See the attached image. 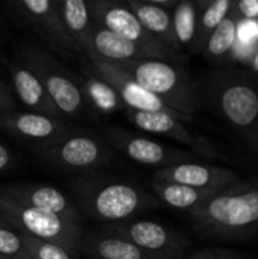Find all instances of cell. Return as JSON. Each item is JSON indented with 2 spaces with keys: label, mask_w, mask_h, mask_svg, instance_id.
I'll return each instance as SVG.
<instances>
[{
  "label": "cell",
  "mask_w": 258,
  "mask_h": 259,
  "mask_svg": "<svg viewBox=\"0 0 258 259\" xmlns=\"http://www.w3.org/2000/svg\"><path fill=\"white\" fill-rule=\"evenodd\" d=\"M198 108L220 118L258 155V79L237 70L201 74L193 83Z\"/></svg>",
  "instance_id": "6da1fadb"
},
{
  "label": "cell",
  "mask_w": 258,
  "mask_h": 259,
  "mask_svg": "<svg viewBox=\"0 0 258 259\" xmlns=\"http://www.w3.org/2000/svg\"><path fill=\"white\" fill-rule=\"evenodd\" d=\"M195 228L210 237L242 238L258 229V184L237 182L189 212Z\"/></svg>",
  "instance_id": "7a4b0ae2"
},
{
  "label": "cell",
  "mask_w": 258,
  "mask_h": 259,
  "mask_svg": "<svg viewBox=\"0 0 258 259\" xmlns=\"http://www.w3.org/2000/svg\"><path fill=\"white\" fill-rule=\"evenodd\" d=\"M78 211L90 219L106 223H120L131 217L160 206V202L143 188L102 176L81 178L71 182Z\"/></svg>",
  "instance_id": "3957f363"
},
{
  "label": "cell",
  "mask_w": 258,
  "mask_h": 259,
  "mask_svg": "<svg viewBox=\"0 0 258 259\" xmlns=\"http://www.w3.org/2000/svg\"><path fill=\"white\" fill-rule=\"evenodd\" d=\"M105 62V61H103ZM138 82L144 90L163 100L184 121H192L198 108L193 82L178 61L134 59L109 62Z\"/></svg>",
  "instance_id": "277c9868"
},
{
  "label": "cell",
  "mask_w": 258,
  "mask_h": 259,
  "mask_svg": "<svg viewBox=\"0 0 258 259\" xmlns=\"http://www.w3.org/2000/svg\"><path fill=\"white\" fill-rule=\"evenodd\" d=\"M0 214L18 234L43 241H50L75 253H79L82 243L81 222H73L56 214L27 208L2 196Z\"/></svg>",
  "instance_id": "5b68a950"
},
{
  "label": "cell",
  "mask_w": 258,
  "mask_h": 259,
  "mask_svg": "<svg viewBox=\"0 0 258 259\" xmlns=\"http://www.w3.org/2000/svg\"><path fill=\"white\" fill-rule=\"evenodd\" d=\"M18 58L38 76L44 90L62 117L78 118L84 114L85 102L78 80L46 50L26 44L20 49Z\"/></svg>",
  "instance_id": "8992f818"
},
{
  "label": "cell",
  "mask_w": 258,
  "mask_h": 259,
  "mask_svg": "<svg viewBox=\"0 0 258 259\" xmlns=\"http://www.w3.org/2000/svg\"><path fill=\"white\" fill-rule=\"evenodd\" d=\"M93 24H97L113 33H117L154 53L161 59L178 61V52L167 47L161 39L151 35L129 9L128 2L116 0H88Z\"/></svg>",
  "instance_id": "52a82bcc"
},
{
  "label": "cell",
  "mask_w": 258,
  "mask_h": 259,
  "mask_svg": "<svg viewBox=\"0 0 258 259\" xmlns=\"http://www.w3.org/2000/svg\"><path fill=\"white\" fill-rule=\"evenodd\" d=\"M38 156L50 167L65 171H93L111 159L106 146L87 134H67L58 141L40 147Z\"/></svg>",
  "instance_id": "ba28073f"
},
{
  "label": "cell",
  "mask_w": 258,
  "mask_h": 259,
  "mask_svg": "<svg viewBox=\"0 0 258 259\" xmlns=\"http://www.w3.org/2000/svg\"><path fill=\"white\" fill-rule=\"evenodd\" d=\"M100 232L120 237L143 252L167 259H181L190 246L186 237L172 228L152 220H126L120 223H109Z\"/></svg>",
  "instance_id": "9c48e42d"
},
{
  "label": "cell",
  "mask_w": 258,
  "mask_h": 259,
  "mask_svg": "<svg viewBox=\"0 0 258 259\" xmlns=\"http://www.w3.org/2000/svg\"><path fill=\"white\" fill-rule=\"evenodd\" d=\"M106 137L113 147L126 155L129 159L143 165L164 168L181 162H192V159L195 158V155L190 152L164 146L148 137H141L120 127L108 129Z\"/></svg>",
  "instance_id": "30bf717a"
},
{
  "label": "cell",
  "mask_w": 258,
  "mask_h": 259,
  "mask_svg": "<svg viewBox=\"0 0 258 259\" xmlns=\"http://www.w3.org/2000/svg\"><path fill=\"white\" fill-rule=\"evenodd\" d=\"M125 117L131 124L137 126L138 129L175 140L190 147L196 155L207 156V158H220L219 152L205 137L190 132L186 127L184 121H181L173 115L163 114V112H141V111L125 109Z\"/></svg>",
  "instance_id": "8fae6325"
},
{
  "label": "cell",
  "mask_w": 258,
  "mask_h": 259,
  "mask_svg": "<svg viewBox=\"0 0 258 259\" xmlns=\"http://www.w3.org/2000/svg\"><path fill=\"white\" fill-rule=\"evenodd\" d=\"M157 182H170L187 185L198 190L220 191L239 182V175L225 167H216L199 162H181L170 167L158 168L154 173Z\"/></svg>",
  "instance_id": "7c38bea8"
},
{
  "label": "cell",
  "mask_w": 258,
  "mask_h": 259,
  "mask_svg": "<svg viewBox=\"0 0 258 259\" xmlns=\"http://www.w3.org/2000/svg\"><path fill=\"white\" fill-rule=\"evenodd\" d=\"M90 62L94 67V70L117 91L125 109L141 111V112H163L184 121L181 115H178L173 109H170L163 100H160L157 96L144 90L138 82H135L132 77L125 74L116 65L97 59Z\"/></svg>",
  "instance_id": "4fadbf2b"
},
{
  "label": "cell",
  "mask_w": 258,
  "mask_h": 259,
  "mask_svg": "<svg viewBox=\"0 0 258 259\" xmlns=\"http://www.w3.org/2000/svg\"><path fill=\"white\" fill-rule=\"evenodd\" d=\"M0 127L12 137L36 143L40 147L52 144L70 134L65 123L59 118L15 109L0 114Z\"/></svg>",
  "instance_id": "5bb4252c"
},
{
  "label": "cell",
  "mask_w": 258,
  "mask_h": 259,
  "mask_svg": "<svg viewBox=\"0 0 258 259\" xmlns=\"http://www.w3.org/2000/svg\"><path fill=\"white\" fill-rule=\"evenodd\" d=\"M0 196L27 208L56 214L73 222H81L76 205L71 203L62 191L50 185L14 184L0 188Z\"/></svg>",
  "instance_id": "9a60e30c"
},
{
  "label": "cell",
  "mask_w": 258,
  "mask_h": 259,
  "mask_svg": "<svg viewBox=\"0 0 258 259\" xmlns=\"http://www.w3.org/2000/svg\"><path fill=\"white\" fill-rule=\"evenodd\" d=\"M8 68L15 97L26 108V111L62 120V115L58 112L38 76L20 58L9 61Z\"/></svg>",
  "instance_id": "2e32d148"
},
{
  "label": "cell",
  "mask_w": 258,
  "mask_h": 259,
  "mask_svg": "<svg viewBox=\"0 0 258 259\" xmlns=\"http://www.w3.org/2000/svg\"><path fill=\"white\" fill-rule=\"evenodd\" d=\"M90 61L125 62L134 59H161L157 53L117 35L97 24H93L91 32V55Z\"/></svg>",
  "instance_id": "e0dca14e"
},
{
  "label": "cell",
  "mask_w": 258,
  "mask_h": 259,
  "mask_svg": "<svg viewBox=\"0 0 258 259\" xmlns=\"http://www.w3.org/2000/svg\"><path fill=\"white\" fill-rule=\"evenodd\" d=\"M55 8L70 41L71 50L82 52L90 58L93 20L90 15L88 0H55Z\"/></svg>",
  "instance_id": "ac0fdd59"
},
{
  "label": "cell",
  "mask_w": 258,
  "mask_h": 259,
  "mask_svg": "<svg viewBox=\"0 0 258 259\" xmlns=\"http://www.w3.org/2000/svg\"><path fill=\"white\" fill-rule=\"evenodd\" d=\"M12 8L15 14L47 35V38H50L55 44L71 49L55 8V0H18L12 3Z\"/></svg>",
  "instance_id": "d6986e66"
},
{
  "label": "cell",
  "mask_w": 258,
  "mask_h": 259,
  "mask_svg": "<svg viewBox=\"0 0 258 259\" xmlns=\"http://www.w3.org/2000/svg\"><path fill=\"white\" fill-rule=\"evenodd\" d=\"M78 85L84 102L97 114L111 115L120 109H125L117 91L94 70L93 65L84 68Z\"/></svg>",
  "instance_id": "ffe728a7"
},
{
  "label": "cell",
  "mask_w": 258,
  "mask_h": 259,
  "mask_svg": "<svg viewBox=\"0 0 258 259\" xmlns=\"http://www.w3.org/2000/svg\"><path fill=\"white\" fill-rule=\"evenodd\" d=\"M82 250L94 259H155V255L143 252L132 243L108 234H93L81 243ZM163 258V256H161Z\"/></svg>",
  "instance_id": "44dd1931"
},
{
  "label": "cell",
  "mask_w": 258,
  "mask_h": 259,
  "mask_svg": "<svg viewBox=\"0 0 258 259\" xmlns=\"http://www.w3.org/2000/svg\"><path fill=\"white\" fill-rule=\"evenodd\" d=\"M129 9L138 18L141 26L154 36L161 39L167 47L178 52L172 27V12L152 5L149 0H126Z\"/></svg>",
  "instance_id": "7402d4cb"
},
{
  "label": "cell",
  "mask_w": 258,
  "mask_h": 259,
  "mask_svg": "<svg viewBox=\"0 0 258 259\" xmlns=\"http://www.w3.org/2000/svg\"><path fill=\"white\" fill-rule=\"evenodd\" d=\"M151 190L154 193V197L160 202L167 205L169 208L190 212L195 208H198L201 203H204L208 197H211L217 191H208V190H198L187 185L179 184H170V182H157L154 181L151 184Z\"/></svg>",
  "instance_id": "603a6c76"
},
{
  "label": "cell",
  "mask_w": 258,
  "mask_h": 259,
  "mask_svg": "<svg viewBox=\"0 0 258 259\" xmlns=\"http://www.w3.org/2000/svg\"><path fill=\"white\" fill-rule=\"evenodd\" d=\"M239 44L237 36V20L230 15L216 27V30L210 35L202 55L213 64H231L236 61V50Z\"/></svg>",
  "instance_id": "cb8c5ba5"
},
{
  "label": "cell",
  "mask_w": 258,
  "mask_h": 259,
  "mask_svg": "<svg viewBox=\"0 0 258 259\" xmlns=\"http://www.w3.org/2000/svg\"><path fill=\"white\" fill-rule=\"evenodd\" d=\"M234 0H202L198 2L199 15H198V27L196 36L192 47V53H202L210 35L216 30V27L230 15Z\"/></svg>",
  "instance_id": "d4e9b609"
},
{
  "label": "cell",
  "mask_w": 258,
  "mask_h": 259,
  "mask_svg": "<svg viewBox=\"0 0 258 259\" xmlns=\"http://www.w3.org/2000/svg\"><path fill=\"white\" fill-rule=\"evenodd\" d=\"M199 6L195 0H179L172 11V27L178 50H192L196 27H198Z\"/></svg>",
  "instance_id": "484cf974"
},
{
  "label": "cell",
  "mask_w": 258,
  "mask_h": 259,
  "mask_svg": "<svg viewBox=\"0 0 258 259\" xmlns=\"http://www.w3.org/2000/svg\"><path fill=\"white\" fill-rule=\"evenodd\" d=\"M21 238L29 252L30 259H78V253L62 247L59 244L36 240V238L27 237V235H21Z\"/></svg>",
  "instance_id": "4316f807"
},
{
  "label": "cell",
  "mask_w": 258,
  "mask_h": 259,
  "mask_svg": "<svg viewBox=\"0 0 258 259\" xmlns=\"http://www.w3.org/2000/svg\"><path fill=\"white\" fill-rule=\"evenodd\" d=\"M0 256L5 259H30L21 235L12 228H0Z\"/></svg>",
  "instance_id": "83f0119b"
},
{
  "label": "cell",
  "mask_w": 258,
  "mask_h": 259,
  "mask_svg": "<svg viewBox=\"0 0 258 259\" xmlns=\"http://www.w3.org/2000/svg\"><path fill=\"white\" fill-rule=\"evenodd\" d=\"M231 15L237 21H258V0H234Z\"/></svg>",
  "instance_id": "f1b7e54d"
},
{
  "label": "cell",
  "mask_w": 258,
  "mask_h": 259,
  "mask_svg": "<svg viewBox=\"0 0 258 259\" xmlns=\"http://www.w3.org/2000/svg\"><path fill=\"white\" fill-rule=\"evenodd\" d=\"M15 109V97L12 96L11 90L0 80V114Z\"/></svg>",
  "instance_id": "f546056e"
},
{
  "label": "cell",
  "mask_w": 258,
  "mask_h": 259,
  "mask_svg": "<svg viewBox=\"0 0 258 259\" xmlns=\"http://www.w3.org/2000/svg\"><path fill=\"white\" fill-rule=\"evenodd\" d=\"M12 164H14V153L9 150L6 144L0 143V173L8 171Z\"/></svg>",
  "instance_id": "4dcf8cb0"
},
{
  "label": "cell",
  "mask_w": 258,
  "mask_h": 259,
  "mask_svg": "<svg viewBox=\"0 0 258 259\" xmlns=\"http://www.w3.org/2000/svg\"><path fill=\"white\" fill-rule=\"evenodd\" d=\"M246 65H248V68H249V71H251V74L252 76H258V46L254 49V52L251 53V56H249V59L245 62Z\"/></svg>",
  "instance_id": "1f68e13d"
},
{
  "label": "cell",
  "mask_w": 258,
  "mask_h": 259,
  "mask_svg": "<svg viewBox=\"0 0 258 259\" xmlns=\"http://www.w3.org/2000/svg\"><path fill=\"white\" fill-rule=\"evenodd\" d=\"M190 259H225L222 255L213 252V250H199V252H195L192 255Z\"/></svg>",
  "instance_id": "d6a6232c"
},
{
  "label": "cell",
  "mask_w": 258,
  "mask_h": 259,
  "mask_svg": "<svg viewBox=\"0 0 258 259\" xmlns=\"http://www.w3.org/2000/svg\"><path fill=\"white\" fill-rule=\"evenodd\" d=\"M152 5H155V6H158V8H161V9H166V11H169V12H172L173 11V8L178 5V2L179 0H149Z\"/></svg>",
  "instance_id": "836d02e7"
},
{
  "label": "cell",
  "mask_w": 258,
  "mask_h": 259,
  "mask_svg": "<svg viewBox=\"0 0 258 259\" xmlns=\"http://www.w3.org/2000/svg\"><path fill=\"white\" fill-rule=\"evenodd\" d=\"M0 228H11V226H9V223L3 219V215H2V214H0Z\"/></svg>",
  "instance_id": "e575fe53"
},
{
  "label": "cell",
  "mask_w": 258,
  "mask_h": 259,
  "mask_svg": "<svg viewBox=\"0 0 258 259\" xmlns=\"http://www.w3.org/2000/svg\"><path fill=\"white\" fill-rule=\"evenodd\" d=\"M222 256H224V258H225V259H236V258H233V256H228V255H227V253H224V255H222Z\"/></svg>",
  "instance_id": "d590c367"
},
{
  "label": "cell",
  "mask_w": 258,
  "mask_h": 259,
  "mask_svg": "<svg viewBox=\"0 0 258 259\" xmlns=\"http://www.w3.org/2000/svg\"><path fill=\"white\" fill-rule=\"evenodd\" d=\"M155 259H167V258H161V256H157V258Z\"/></svg>",
  "instance_id": "8d00e7d4"
},
{
  "label": "cell",
  "mask_w": 258,
  "mask_h": 259,
  "mask_svg": "<svg viewBox=\"0 0 258 259\" xmlns=\"http://www.w3.org/2000/svg\"><path fill=\"white\" fill-rule=\"evenodd\" d=\"M0 259H5V258H3V256H0Z\"/></svg>",
  "instance_id": "74e56055"
}]
</instances>
